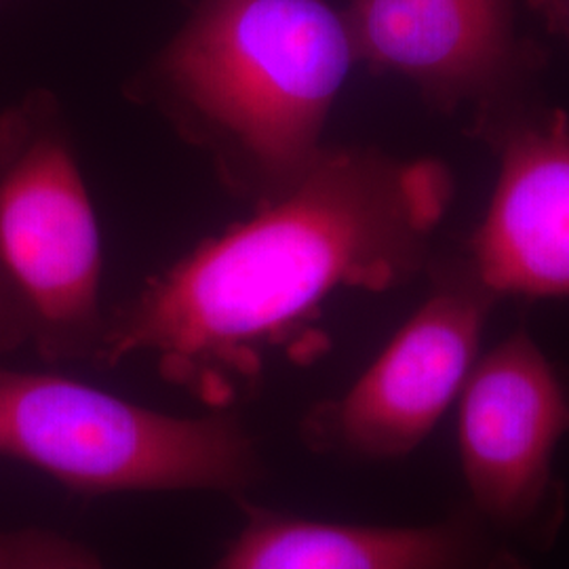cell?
Listing matches in <instances>:
<instances>
[{
  "label": "cell",
  "instance_id": "1",
  "mask_svg": "<svg viewBox=\"0 0 569 569\" xmlns=\"http://www.w3.org/2000/svg\"><path fill=\"white\" fill-rule=\"evenodd\" d=\"M451 201L437 161L329 148L283 197L207 239L108 317L98 367L150 357L171 385L226 409L277 352L298 359L327 300L387 291L427 262Z\"/></svg>",
  "mask_w": 569,
  "mask_h": 569
},
{
  "label": "cell",
  "instance_id": "2",
  "mask_svg": "<svg viewBox=\"0 0 569 569\" xmlns=\"http://www.w3.org/2000/svg\"><path fill=\"white\" fill-rule=\"evenodd\" d=\"M357 56L326 0H201L152 68L148 100L253 207L291 190Z\"/></svg>",
  "mask_w": 569,
  "mask_h": 569
},
{
  "label": "cell",
  "instance_id": "3",
  "mask_svg": "<svg viewBox=\"0 0 569 569\" xmlns=\"http://www.w3.org/2000/svg\"><path fill=\"white\" fill-rule=\"evenodd\" d=\"M102 239L81 164L47 91L0 114V359L98 363L108 333Z\"/></svg>",
  "mask_w": 569,
  "mask_h": 569
},
{
  "label": "cell",
  "instance_id": "4",
  "mask_svg": "<svg viewBox=\"0 0 569 569\" xmlns=\"http://www.w3.org/2000/svg\"><path fill=\"white\" fill-rule=\"evenodd\" d=\"M0 456L82 496L207 489L243 498L264 465L237 416H171L0 359Z\"/></svg>",
  "mask_w": 569,
  "mask_h": 569
},
{
  "label": "cell",
  "instance_id": "5",
  "mask_svg": "<svg viewBox=\"0 0 569 569\" xmlns=\"http://www.w3.org/2000/svg\"><path fill=\"white\" fill-rule=\"evenodd\" d=\"M496 302L467 264L446 270L357 382L306 411V448L382 462L422 446L458 403Z\"/></svg>",
  "mask_w": 569,
  "mask_h": 569
},
{
  "label": "cell",
  "instance_id": "6",
  "mask_svg": "<svg viewBox=\"0 0 569 569\" xmlns=\"http://www.w3.org/2000/svg\"><path fill=\"white\" fill-rule=\"evenodd\" d=\"M569 435V385L517 329L477 359L458 397L470 507L507 538L550 542L563 521L552 458Z\"/></svg>",
  "mask_w": 569,
  "mask_h": 569
},
{
  "label": "cell",
  "instance_id": "7",
  "mask_svg": "<svg viewBox=\"0 0 569 569\" xmlns=\"http://www.w3.org/2000/svg\"><path fill=\"white\" fill-rule=\"evenodd\" d=\"M498 173L467 268L493 298L569 302V112L496 121Z\"/></svg>",
  "mask_w": 569,
  "mask_h": 569
},
{
  "label": "cell",
  "instance_id": "8",
  "mask_svg": "<svg viewBox=\"0 0 569 569\" xmlns=\"http://www.w3.org/2000/svg\"><path fill=\"white\" fill-rule=\"evenodd\" d=\"M357 61L411 82L439 110L500 108L523 72L515 0H348Z\"/></svg>",
  "mask_w": 569,
  "mask_h": 569
},
{
  "label": "cell",
  "instance_id": "9",
  "mask_svg": "<svg viewBox=\"0 0 569 569\" xmlns=\"http://www.w3.org/2000/svg\"><path fill=\"white\" fill-rule=\"evenodd\" d=\"M237 502L243 528L213 569H531L470 505L439 523L385 528Z\"/></svg>",
  "mask_w": 569,
  "mask_h": 569
},
{
  "label": "cell",
  "instance_id": "10",
  "mask_svg": "<svg viewBox=\"0 0 569 569\" xmlns=\"http://www.w3.org/2000/svg\"><path fill=\"white\" fill-rule=\"evenodd\" d=\"M0 569H106L93 550L41 528L0 531Z\"/></svg>",
  "mask_w": 569,
  "mask_h": 569
},
{
  "label": "cell",
  "instance_id": "11",
  "mask_svg": "<svg viewBox=\"0 0 569 569\" xmlns=\"http://www.w3.org/2000/svg\"><path fill=\"white\" fill-rule=\"evenodd\" d=\"M550 23L569 39V0H536Z\"/></svg>",
  "mask_w": 569,
  "mask_h": 569
}]
</instances>
